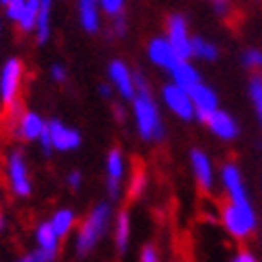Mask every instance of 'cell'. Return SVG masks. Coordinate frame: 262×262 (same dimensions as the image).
Wrapping results in <instances>:
<instances>
[{
    "instance_id": "6da1fadb",
    "label": "cell",
    "mask_w": 262,
    "mask_h": 262,
    "mask_svg": "<svg viewBox=\"0 0 262 262\" xmlns=\"http://www.w3.org/2000/svg\"><path fill=\"white\" fill-rule=\"evenodd\" d=\"M135 88L137 94L133 98V111L137 130L143 141H160L164 137V126L160 120L158 104L149 94V85L141 73H135Z\"/></svg>"
},
{
    "instance_id": "7a4b0ae2",
    "label": "cell",
    "mask_w": 262,
    "mask_h": 262,
    "mask_svg": "<svg viewBox=\"0 0 262 262\" xmlns=\"http://www.w3.org/2000/svg\"><path fill=\"white\" fill-rule=\"evenodd\" d=\"M220 220H222L224 230L232 239H239V241L252 237L258 228V215H256L250 201H243V203L228 201L224 207H222Z\"/></svg>"
},
{
    "instance_id": "3957f363",
    "label": "cell",
    "mask_w": 262,
    "mask_h": 262,
    "mask_svg": "<svg viewBox=\"0 0 262 262\" xmlns=\"http://www.w3.org/2000/svg\"><path fill=\"white\" fill-rule=\"evenodd\" d=\"M109 226V205H96L77 232V254L85 256L88 252L94 250L98 239L107 232Z\"/></svg>"
},
{
    "instance_id": "277c9868",
    "label": "cell",
    "mask_w": 262,
    "mask_h": 262,
    "mask_svg": "<svg viewBox=\"0 0 262 262\" xmlns=\"http://www.w3.org/2000/svg\"><path fill=\"white\" fill-rule=\"evenodd\" d=\"M21 79H24L21 60H17V58L7 60L3 71H0V100H3V104L11 107L13 102H17Z\"/></svg>"
},
{
    "instance_id": "5b68a950",
    "label": "cell",
    "mask_w": 262,
    "mask_h": 262,
    "mask_svg": "<svg viewBox=\"0 0 262 262\" xmlns=\"http://www.w3.org/2000/svg\"><path fill=\"white\" fill-rule=\"evenodd\" d=\"M166 38L179 60H190L192 58V36L188 32V21L179 13H173L166 19Z\"/></svg>"
},
{
    "instance_id": "8992f818",
    "label": "cell",
    "mask_w": 262,
    "mask_h": 262,
    "mask_svg": "<svg viewBox=\"0 0 262 262\" xmlns=\"http://www.w3.org/2000/svg\"><path fill=\"white\" fill-rule=\"evenodd\" d=\"M162 100L166 104V109H171L179 120H183V122L194 120V104H192L188 90H183L171 81L162 88Z\"/></svg>"
},
{
    "instance_id": "52a82bcc",
    "label": "cell",
    "mask_w": 262,
    "mask_h": 262,
    "mask_svg": "<svg viewBox=\"0 0 262 262\" xmlns=\"http://www.w3.org/2000/svg\"><path fill=\"white\" fill-rule=\"evenodd\" d=\"M188 92H190V98H192V104H194V120L205 124L207 117L211 115L215 109H220V100H217L215 90L201 81Z\"/></svg>"
},
{
    "instance_id": "ba28073f",
    "label": "cell",
    "mask_w": 262,
    "mask_h": 262,
    "mask_svg": "<svg viewBox=\"0 0 262 262\" xmlns=\"http://www.w3.org/2000/svg\"><path fill=\"white\" fill-rule=\"evenodd\" d=\"M7 175L11 190L15 196H28L32 186H30V177H28V168H26L24 156L19 151H13L9 156V164H7Z\"/></svg>"
},
{
    "instance_id": "9c48e42d",
    "label": "cell",
    "mask_w": 262,
    "mask_h": 262,
    "mask_svg": "<svg viewBox=\"0 0 262 262\" xmlns=\"http://www.w3.org/2000/svg\"><path fill=\"white\" fill-rule=\"evenodd\" d=\"M220 179H222V186H224V190H226L228 201H234V203L250 201V196H247V188H245V181H243V175H241L237 164L228 162V164L222 166Z\"/></svg>"
},
{
    "instance_id": "30bf717a",
    "label": "cell",
    "mask_w": 262,
    "mask_h": 262,
    "mask_svg": "<svg viewBox=\"0 0 262 262\" xmlns=\"http://www.w3.org/2000/svg\"><path fill=\"white\" fill-rule=\"evenodd\" d=\"M209 130L222 141H234L239 137V124L237 120L228 113V111H222V109H215L211 115L207 117V122Z\"/></svg>"
},
{
    "instance_id": "8fae6325",
    "label": "cell",
    "mask_w": 262,
    "mask_h": 262,
    "mask_svg": "<svg viewBox=\"0 0 262 262\" xmlns=\"http://www.w3.org/2000/svg\"><path fill=\"white\" fill-rule=\"evenodd\" d=\"M147 56H149V60L156 64V67H160L164 71H171L179 62V56L175 54V49L171 47V43H168L166 36L151 38L149 45H147Z\"/></svg>"
},
{
    "instance_id": "7c38bea8",
    "label": "cell",
    "mask_w": 262,
    "mask_h": 262,
    "mask_svg": "<svg viewBox=\"0 0 262 262\" xmlns=\"http://www.w3.org/2000/svg\"><path fill=\"white\" fill-rule=\"evenodd\" d=\"M47 130H49V137H51V145L58 151H71V149H77L81 145V135L77 130L64 126L62 122L54 120L47 124Z\"/></svg>"
},
{
    "instance_id": "4fadbf2b",
    "label": "cell",
    "mask_w": 262,
    "mask_h": 262,
    "mask_svg": "<svg viewBox=\"0 0 262 262\" xmlns=\"http://www.w3.org/2000/svg\"><path fill=\"white\" fill-rule=\"evenodd\" d=\"M109 79L115 85V90L122 94V98L126 100H133L137 94V88H135V75L128 71V67L122 60H113L109 64Z\"/></svg>"
},
{
    "instance_id": "5bb4252c",
    "label": "cell",
    "mask_w": 262,
    "mask_h": 262,
    "mask_svg": "<svg viewBox=\"0 0 262 262\" xmlns=\"http://www.w3.org/2000/svg\"><path fill=\"white\" fill-rule=\"evenodd\" d=\"M190 164H192V173L194 179L199 183V188L203 192H209L213 188V164L209 160V156L201 149H192L190 151Z\"/></svg>"
},
{
    "instance_id": "9a60e30c",
    "label": "cell",
    "mask_w": 262,
    "mask_h": 262,
    "mask_svg": "<svg viewBox=\"0 0 262 262\" xmlns=\"http://www.w3.org/2000/svg\"><path fill=\"white\" fill-rule=\"evenodd\" d=\"M168 73H171L173 83L183 90H192L196 83H201V73L196 71V67H192L190 60H179Z\"/></svg>"
},
{
    "instance_id": "2e32d148",
    "label": "cell",
    "mask_w": 262,
    "mask_h": 262,
    "mask_svg": "<svg viewBox=\"0 0 262 262\" xmlns=\"http://www.w3.org/2000/svg\"><path fill=\"white\" fill-rule=\"evenodd\" d=\"M45 122L38 113L32 111H26L21 115V120H17V137H21L24 141H36L41 137V133L45 130Z\"/></svg>"
},
{
    "instance_id": "e0dca14e",
    "label": "cell",
    "mask_w": 262,
    "mask_h": 262,
    "mask_svg": "<svg viewBox=\"0 0 262 262\" xmlns=\"http://www.w3.org/2000/svg\"><path fill=\"white\" fill-rule=\"evenodd\" d=\"M100 3L98 0H79V21H81V28L90 34L98 32L100 28Z\"/></svg>"
},
{
    "instance_id": "ac0fdd59",
    "label": "cell",
    "mask_w": 262,
    "mask_h": 262,
    "mask_svg": "<svg viewBox=\"0 0 262 262\" xmlns=\"http://www.w3.org/2000/svg\"><path fill=\"white\" fill-rule=\"evenodd\" d=\"M51 3L54 0H38V15H36V41L38 43H47L51 26H49V17H51Z\"/></svg>"
},
{
    "instance_id": "d6986e66",
    "label": "cell",
    "mask_w": 262,
    "mask_h": 262,
    "mask_svg": "<svg viewBox=\"0 0 262 262\" xmlns=\"http://www.w3.org/2000/svg\"><path fill=\"white\" fill-rule=\"evenodd\" d=\"M220 56V49L215 43L207 41L203 36H192V58H199L205 62H213Z\"/></svg>"
},
{
    "instance_id": "ffe728a7",
    "label": "cell",
    "mask_w": 262,
    "mask_h": 262,
    "mask_svg": "<svg viewBox=\"0 0 262 262\" xmlns=\"http://www.w3.org/2000/svg\"><path fill=\"white\" fill-rule=\"evenodd\" d=\"M36 243L41 250H47V252H56L58 254V245H60V237L58 232L54 230V226L49 224V222H45V224H41L36 228Z\"/></svg>"
},
{
    "instance_id": "44dd1931",
    "label": "cell",
    "mask_w": 262,
    "mask_h": 262,
    "mask_svg": "<svg viewBox=\"0 0 262 262\" xmlns=\"http://www.w3.org/2000/svg\"><path fill=\"white\" fill-rule=\"evenodd\" d=\"M51 226H54V230L58 232V237H67V234L71 232L73 224H75V213L71 211V209H60V211H56V215L51 217L49 222Z\"/></svg>"
},
{
    "instance_id": "7402d4cb",
    "label": "cell",
    "mask_w": 262,
    "mask_h": 262,
    "mask_svg": "<svg viewBox=\"0 0 262 262\" xmlns=\"http://www.w3.org/2000/svg\"><path fill=\"white\" fill-rule=\"evenodd\" d=\"M128 239H130V217L126 211H122L117 215L115 222V245H117V252H124L128 247Z\"/></svg>"
},
{
    "instance_id": "603a6c76",
    "label": "cell",
    "mask_w": 262,
    "mask_h": 262,
    "mask_svg": "<svg viewBox=\"0 0 262 262\" xmlns=\"http://www.w3.org/2000/svg\"><path fill=\"white\" fill-rule=\"evenodd\" d=\"M36 15H38V0H26V5H24V11H21V15L17 19L19 24V28L24 32H30L36 28Z\"/></svg>"
},
{
    "instance_id": "cb8c5ba5",
    "label": "cell",
    "mask_w": 262,
    "mask_h": 262,
    "mask_svg": "<svg viewBox=\"0 0 262 262\" xmlns=\"http://www.w3.org/2000/svg\"><path fill=\"white\" fill-rule=\"evenodd\" d=\"M247 94H250V100L254 104V111H256V117L262 126V77L256 75L250 79V85H247Z\"/></svg>"
},
{
    "instance_id": "d4e9b609",
    "label": "cell",
    "mask_w": 262,
    "mask_h": 262,
    "mask_svg": "<svg viewBox=\"0 0 262 262\" xmlns=\"http://www.w3.org/2000/svg\"><path fill=\"white\" fill-rule=\"evenodd\" d=\"M107 175L109 179L115 181H122L124 177V156L120 149H111L107 156Z\"/></svg>"
},
{
    "instance_id": "484cf974",
    "label": "cell",
    "mask_w": 262,
    "mask_h": 262,
    "mask_svg": "<svg viewBox=\"0 0 262 262\" xmlns=\"http://www.w3.org/2000/svg\"><path fill=\"white\" fill-rule=\"evenodd\" d=\"M241 64L247 71H260L262 69V49L250 47L241 54Z\"/></svg>"
},
{
    "instance_id": "4316f807",
    "label": "cell",
    "mask_w": 262,
    "mask_h": 262,
    "mask_svg": "<svg viewBox=\"0 0 262 262\" xmlns=\"http://www.w3.org/2000/svg\"><path fill=\"white\" fill-rule=\"evenodd\" d=\"M98 3H100V9L104 11V15L115 17V15H122L126 0H98Z\"/></svg>"
},
{
    "instance_id": "83f0119b",
    "label": "cell",
    "mask_w": 262,
    "mask_h": 262,
    "mask_svg": "<svg viewBox=\"0 0 262 262\" xmlns=\"http://www.w3.org/2000/svg\"><path fill=\"white\" fill-rule=\"evenodd\" d=\"M54 258H56V252H47V250H41V247H38L36 252L26 254L17 262H54Z\"/></svg>"
},
{
    "instance_id": "f1b7e54d",
    "label": "cell",
    "mask_w": 262,
    "mask_h": 262,
    "mask_svg": "<svg viewBox=\"0 0 262 262\" xmlns=\"http://www.w3.org/2000/svg\"><path fill=\"white\" fill-rule=\"evenodd\" d=\"M24 5H26V0H7V5H5L7 7V17L17 21L21 11H24Z\"/></svg>"
},
{
    "instance_id": "f546056e",
    "label": "cell",
    "mask_w": 262,
    "mask_h": 262,
    "mask_svg": "<svg viewBox=\"0 0 262 262\" xmlns=\"http://www.w3.org/2000/svg\"><path fill=\"white\" fill-rule=\"evenodd\" d=\"M143 188H145V175H143V173H135L133 183H130V196L137 199V196L143 192Z\"/></svg>"
},
{
    "instance_id": "4dcf8cb0",
    "label": "cell",
    "mask_w": 262,
    "mask_h": 262,
    "mask_svg": "<svg viewBox=\"0 0 262 262\" xmlns=\"http://www.w3.org/2000/svg\"><path fill=\"white\" fill-rule=\"evenodd\" d=\"M230 3H232V0H211V7L215 11V15L226 17L228 11H230Z\"/></svg>"
},
{
    "instance_id": "1f68e13d",
    "label": "cell",
    "mask_w": 262,
    "mask_h": 262,
    "mask_svg": "<svg viewBox=\"0 0 262 262\" xmlns=\"http://www.w3.org/2000/svg\"><path fill=\"white\" fill-rule=\"evenodd\" d=\"M141 262H160V256H158V250L154 245H145L141 252Z\"/></svg>"
},
{
    "instance_id": "d6a6232c",
    "label": "cell",
    "mask_w": 262,
    "mask_h": 262,
    "mask_svg": "<svg viewBox=\"0 0 262 262\" xmlns=\"http://www.w3.org/2000/svg\"><path fill=\"white\" fill-rule=\"evenodd\" d=\"M113 19V24H111V34L113 36H122L124 32H126V19H124V15H115V17H111Z\"/></svg>"
},
{
    "instance_id": "836d02e7",
    "label": "cell",
    "mask_w": 262,
    "mask_h": 262,
    "mask_svg": "<svg viewBox=\"0 0 262 262\" xmlns=\"http://www.w3.org/2000/svg\"><path fill=\"white\" fill-rule=\"evenodd\" d=\"M230 262H258V258L252 254V252H247V250H241V252H237L232 256V260Z\"/></svg>"
},
{
    "instance_id": "e575fe53",
    "label": "cell",
    "mask_w": 262,
    "mask_h": 262,
    "mask_svg": "<svg viewBox=\"0 0 262 262\" xmlns=\"http://www.w3.org/2000/svg\"><path fill=\"white\" fill-rule=\"evenodd\" d=\"M51 77H54V81H58V83L67 79V71H64L62 64H54V67H51Z\"/></svg>"
},
{
    "instance_id": "d590c367",
    "label": "cell",
    "mask_w": 262,
    "mask_h": 262,
    "mask_svg": "<svg viewBox=\"0 0 262 262\" xmlns=\"http://www.w3.org/2000/svg\"><path fill=\"white\" fill-rule=\"evenodd\" d=\"M38 141H41V145H43V151H45V154H49L51 149H54V145H51V137H49L47 126H45V130L41 133V137H38Z\"/></svg>"
},
{
    "instance_id": "8d00e7d4",
    "label": "cell",
    "mask_w": 262,
    "mask_h": 262,
    "mask_svg": "<svg viewBox=\"0 0 262 262\" xmlns=\"http://www.w3.org/2000/svg\"><path fill=\"white\" fill-rule=\"evenodd\" d=\"M69 186L73 188V190H77L81 186V173L79 171H73L71 175H69Z\"/></svg>"
},
{
    "instance_id": "74e56055",
    "label": "cell",
    "mask_w": 262,
    "mask_h": 262,
    "mask_svg": "<svg viewBox=\"0 0 262 262\" xmlns=\"http://www.w3.org/2000/svg\"><path fill=\"white\" fill-rule=\"evenodd\" d=\"M107 190H109V196H111V199H115V196L120 194V181L107 179Z\"/></svg>"
},
{
    "instance_id": "f35d334b",
    "label": "cell",
    "mask_w": 262,
    "mask_h": 262,
    "mask_svg": "<svg viewBox=\"0 0 262 262\" xmlns=\"http://www.w3.org/2000/svg\"><path fill=\"white\" fill-rule=\"evenodd\" d=\"M100 94H102V96H109V94H111L109 85H100Z\"/></svg>"
},
{
    "instance_id": "ab89813d",
    "label": "cell",
    "mask_w": 262,
    "mask_h": 262,
    "mask_svg": "<svg viewBox=\"0 0 262 262\" xmlns=\"http://www.w3.org/2000/svg\"><path fill=\"white\" fill-rule=\"evenodd\" d=\"M0 5H7V0H0Z\"/></svg>"
},
{
    "instance_id": "60d3db41",
    "label": "cell",
    "mask_w": 262,
    "mask_h": 262,
    "mask_svg": "<svg viewBox=\"0 0 262 262\" xmlns=\"http://www.w3.org/2000/svg\"><path fill=\"white\" fill-rule=\"evenodd\" d=\"M0 224H3V217H0Z\"/></svg>"
},
{
    "instance_id": "b9f144b4",
    "label": "cell",
    "mask_w": 262,
    "mask_h": 262,
    "mask_svg": "<svg viewBox=\"0 0 262 262\" xmlns=\"http://www.w3.org/2000/svg\"><path fill=\"white\" fill-rule=\"evenodd\" d=\"M260 71H262V69H260ZM260 77H262V73H260Z\"/></svg>"
}]
</instances>
